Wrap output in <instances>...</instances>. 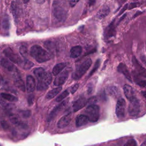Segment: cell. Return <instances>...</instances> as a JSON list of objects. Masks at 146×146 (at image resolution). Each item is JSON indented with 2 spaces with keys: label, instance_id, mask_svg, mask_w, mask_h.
Instances as JSON below:
<instances>
[{
  "label": "cell",
  "instance_id": "24",
  "mask_svg": "<svg viewBox=\"0 0 146 146\" xmlns=\"http://www.w3.org/2000/svg\"><path fill=\"white\" fill-rule=\"evenodd\" d=\"M66 64L65 63H60L56 64L52 69V74L56 76L65 68Z\"/></svg>",
  "mask_w": 146,
  "mask_h": 146
},
{
  "label": "cell",
  "instance_id": "11",
  "mask_svg": "<svg viewBox=\"0 0 146 146\" xmlns=\"http://www.w3.org/2000/svg\"><path fill=\"white\" fill-rule=\"evenodd\" d=\"M68 72L67 70H65L62 72H60L58 75H56V77L55 78L54 82V84L55 86H58V87L60 86L64 83H65V82L68 78Z\"/></svg>",
  "mask_w": 146,
  "mask_h": 146
},
{
  "label": "cell",
  "instance_id": "5",
  "mask_svg": "<svg viewBox=\"0 0 146 146\" xmlns=\"http://www.w3.org/2000/svg\"><path fill=\"white\" fill-rule=\"evenodd\" d=\"M85 113L89 118L90 121L96 122L100 116V108L96 104H90L85 110Z\"/></svg>",
  "mask_w": 146,
  "mask_h": 146
},
{
  "label": "cell",
  "instance_id": "20",
  "mask_svg": "<svg viewBox=\"0 0 146 146\" xmlns=\"http://www.w3.org/2000/svg\"><path fill=\"white\" fill-rule=\"evenodd\" d=\"M123 90L125 96H126L128 100H131L134 98H135L134 91L131 86L128 84H125L123 87Z\"/></svg>",
  "mask_w": 146,
  "mask_h": 146
},
{
  "label": "cell",
  "instance_id": "29",
  "mask_svg": "<svg viewBox=\"0 0 146 146\" xmlns=\"http://www.w3.org/2000/svg\"><path fill=\"white\" fill-rule=\"evenodd\" d=\"M100 63V59H98V60L96 61V62H95V65H94V66L92 70L91 71V72H90V74H88V78H89V77H90L91 76H92V75H93V74H94V72H95L97 71V70L98 69V68H99V67Z\"/></svg>",
  "mask_w": 146,
  "mask_h": 146
},
{
  "label": "cell",
  "instance_id": "26",
  "mask_svg": "<svg viewBox=\"0 0 146 146\" xmlns=\"http://www.w3.org/2000/svg\"><path fill=\"white\" fill-rule=\"evenodd\" d=\"M1 96L4 99L7 100L11 102H13V103L17 102L18 100L16 96H15L11 94H6V93L2 92V93H1Z\"/></svg>",
  "mask_w": 146,
  "mask_h": 146
},
{
  "label": "cell",
  "instance_id": "28",
  "mask_svg": "<svg viewBox=\"0 0 146 146\" xmlns=\"http://www.w3.org/2000/svg\"><path fill=\"white\" fill-rule=\"evenodd\" d=\"M68 95H69V92H68V91L67 90H65V91H64L60 95H59L56 98L55 101L58 102H59L63 100L64 98H66Z\"/></svg>",
  "mask_w": 146,
  "mask_h": 146
},
{
  "label": "cell",
  "instance_id": "22",
  "mask_svg": "<svg viewBox=\"0 0 146 146\" xmlns=\"http://www.w3.org/2000/svg\"><path fill=\"white\" fill-rule=\"evenodd\" d=\"M110 11L109 7L107 5L103 6L97 13L96 17L99 19H102L107 16Z\"/></svg>",
  "mask_w": 146,
  "mask_h": 146
},
{
  "label": "cell",
  "instance_id": "8",
  "mask_svg": "<svg viewBox=\"0 0 146 146\" xmlns=\"http://www.w3.org/2000/svg\"><path fill=\"white\" fill-rule=\"evenodd\" d=\"M125 101L123 98H120L116 103L115 112L119 119H121L125 116Z\"/></svg>",
  "mask_w": 146,
  "mask_h": 146
},
{
  "label": "cell",
  "instance_id": "3",
  "mask_svg": "<svg viewBox=\"0 0 146 146\" xmlns=\"http://www.w3.org/2000/svg\"><path fill=\"white\" fill-rule=\"evenodd\" d=\"M52 15L59 22H63L67 17V11L58 1H54L52 7Z\"/></svg>",
  "mask_w": 146,
  "mask_h": 146
},
{
  "label": "cell",
  "instance_id": "48",
  "mask_svg": "<svg viewBox=\"0 0 146 146\" xmlns=\"http://www.w3.org/2000/svg\"><path fill=\"white\" fill-rule=\"evenodd\" d=\"M22 1H23V2L24 3H26L29 2V0H22Z\"/></svg>",
  "mask_w": 146,
  "mask_h": 146
},
{
  "label": "cell",
  "instance_id": "9",
  "mask_svg": "<svg viewBox=\"0 0 146 146\" xmlns=\"http://www.w3.org/2000/svg\"><path fill=\"white\" fill-rule=\"evenodd\" d=\"M69 100L68 99H66V100L62 102V103H60L59 105H58L56 107H55L51 111V112L50 113L47 119V121H51L56 115L57 114L63 109L67 105V102Z\"/></svg>",
  "mask_w": 146,
  "mask_h": 146
},
{
  "label": "cell",
  "instance_id": "42",
  "mask_svg": "<svg viewBox=\"0 0 146 146\" xmlns=\"http://www.w3.org/2000/svg\"><path fill=\"white\" fill-rule=\"evenodd\" d=\"M95 0H88V4L90 6H92L95 4Z\"/></svg>",
  "mask_w": 146,
  "mask_h": 146
},
{
  "label": "cell",
  "instance_id": "50",
  "mask_svg": "<svg viewBox=\"0 0 146 146\" xmlns=\"http://www.w3.org/2000/svg\"><path fill=\"white\" fill-rule=\"evenodd\" d=\"M135 1H138V0H135Z\"/></svg>",
  "mask_w": 146,
  "mask_h": 146
},
{
  "label": "cell",
  "instance_id": "46",
  "mask_svg": "<svg viewBox=\"0 0 146 146\" xmlns=\"http://www.w3.org/2000/svg\"><path fill=\"white\" fill-rule=\"evenodd\" d=\"M142 13H143V12H141V11H137V12H136V14H135V15L133 16V17H136V16H137L138 15L141 14Z\"/></svg>",
  "mask_w": 146,
  "mask_h": 146
},
{
  "label": "cell",
  "instance_id": "30",
  "mask_svg": "<svg viewBox=\"0 0 146 146\" xmlns=\"http://www.w3.org/2000/svg\"><path fill=\"white\" fill-rule=\"evenodd\" d=\"M19 52L21 54V55L24 58V59H26V57L27 56V49L26 47L24 46H22L19 48Z\"/></svg>",
  "mask_w": 146,
  "mask_h": 146
},
{
  "label": "cell",
  "instance_id": "1",
  "mask_svg": "<svg viewBox=\"0 0 146 146\" xmlns=\"http://www.w3.org/2000/svg\"><path fill=\"white\" fill-rule=\"evenodd\" d=\"M34 74L38 79L36 89L38 91H44L47 88L52 81L51 74L46 72L43 68H36L34 70Z\"/></svg>",
  "mask_w": 146,
  "mask_h": 146
},
{
  "label": "cell",
  "instance_id": "44",
  "mask_svg": "<svg viewBox=\"0 0 146 146\" xmlns=\"http://www.w3.org/2000/svg\"><path fill=\"white\" fill-rule=\"evenodd\" d=\"M45 1L46 0H36V3L42 5L45 2Z\"/></svg>",
  "mask_w": 146,
  "mask_h": 146
},
{
  "label": "cell",
  "instance_id": "7",
  "mask_svg": "<svg viewBox=\"0 0 146 146\" xmlns=\"http://www.w3.org/2000/svg\"><path fill=\"white\" fill-rule=\"evenodd\" d=\"M3 53L5 55V56L13 63L17 64L19 66L21 64L23 60L21 59V58L18 54L13 51V50L11 49L10 47L5 48L3 50Z\"/></svg>",
  "mask_w": 146,
  "mask_h": 146
},
{
  "label": "cell",
  "instance_id": "12",
  "mask_svg": "<svg viewBox=\"0 0 146 146\" xmlns=\"http://www.w3.org/2000/svg\"><path fill=\"white\" fill-rule=\"evenodd\" d=\"M19 72L14 73V86L19 89L22 91H25V84L23 80L21 79V77L19 74H18Z\"/></svg>",
  "mask_w": 146,
  "mask_h": 146
},
{
  "label": "cell",
  "instance_id": "15",
  "mask_svg": "<svg viewBox=\"0 0 146 146\" xmlns=\"http://www.w3.org/2000/svg\"><path fill=\"white\" fill-rule=\"evenodd\" d=\"M71 120V113H67L62 116L57 123V127L59 128H64L67 127Z\"/></svg>",
  "mask_w": 146,
  "mask_h": 146
},
{
  "label": "cell",
  "instance_id": "43",
  "mask_svg": "<svg viewBox=\"0 0 146 146\" xmlns=\"http://www.w3.org/2000/svg\"><path fill=\"white\" fill-rule=\"evenodd\" d=\"M93 91V88L92 87V86H91V87H88V94H90V93H91Z\"/></svg>",
  "mask_w": 146,
  "mask_h": 146
},
{
  "label": "cell",
  "instance_id": "34",
  "mask_svg": "<svg viewBox=\"0 0 146 146\" xmlns=\"http://www.w3.org/2000/svg\"><path fill=\"white\" fill-rule=\"evenodd\" d=\"M34 100V95L33 94H30L27 97V103L29 106L33 105Z\"/></svg>",
  "mask_w": 146,
  "mask_h": 146
},
{
  "label": "cell",
  "instance_id": "31",
  "mask_svg": "<svg viewBox=\"0 0 146 146\" xmlns=\"http://www.w3.org/2000/svg\"><path fill=\"white\" fill-rule=\"evenodd\" d=\"M108 93L112 96H115L117 93V88L115 86H111L108 88L107 89Z\"/></svg>",
  "mask_w": 146,
  "mask_h": 146
},
{
  "label": "cell",
  "instance_id": "45",
  "mask_svg": "<svg viewBox=\"0 0 146 146\" xmlns=\"http://www.w3.org/2000/svg\"><path fill=\"white\" fill-rule=\"evenodd\" d=\"M141 95L145 98V99H146V91H141Z\"/></svg>",
  "mask_w": 146,
  "mask_h": 146
},
{
  "label": "cell",
  "instance_id": "4",
  "mask_svg": "<svg viewBox=\"0 0 146 146\" xmlns=\"http://www.w3.org/2000/svg\"><path fill=\"white\" fill-rule=\"evenodd\" d=\"M91 64L92 60L90 58H88L84 60L81 64L76 67L74 72L72 74V78L74 80H78L81 78L90 67Z\"/></svg>",
  "mask_w": 146,
  "mask_h": 146
},
{
  "label": "cell",
  "instance_id": "6",
  "mask_svg": "<svg viewBox=\"0 0 146 146\" xmlns=\"http://www.w3.org/2000/svg\"><path fill=\"white\" fill-rule=\"evenodd\" d=\"M128 111L129 115L131 116H135L139 113L140 111V103L136 97L129 100Z\"/></svg>",
  "mask_w": 146,
  "mask_h": 146
},
{
  "label": "cell",
  "instance_id": "19",
  "mask_svg": "<svg viewBox=\"0 0 146 146\" xmlns=\"http://www.w3.org/2000/svg\"><path fill=\"white\" fill-rule=\"evenodd\" d=\"M117 69L118 72L123 74L126 77V78L128 79V80H129L131 82H132V78H131V75L128 71V70L127 69L126 66L124 63H120L118 65Z\"/></svg>",
  "mask_w": 146,
  "mask_h": 146
},
{
  "label": "cell",
  "instance_id": "35",
  "mask_svg": "<svg viewBox=\"0 0 146 146\" xmlns=\"http://www.w3.org/2000/svg\"><path fill=\"white\" fill-rule=\"evenodd\" d=\"M136 83L141 87H144L146 86V80H136Z\"/></svg>",
  "mask_w": 146,
  "mask_h": 146
},
{
  "label": "cell",
  "instance_id": "40",
  "mask_svg": "<svg viewBox=\"0 0 146 146\" xmlns=\"http://www.w3.org/2000/svg\"><path fill=\"white\" fill-rule=\"evenodd\" d=\"M1 124H2V127H3L5 129H7V128H9V125H8V124H7L6 121H2L1 122Z\"/></svg>",
  "mask_w": 146,
  "mask_h": 146
},
{
  "label": "cell",
  "instance_id": "36",
  "mask_svg": "<svg viewBox=\"0 0 146 146\" xmlns=\"http://www.w3.org/2000/svg\"><path fill=\"white\" fill-rule=\"evenodd\" d=\"M97 102V99L96 97L93 96L92 98H90L88 100V103H90V104H95L94 103H95Z\"/></svg>",
  "mask_w": 146,
  "mask_h": 146
},
{
  "label": "cell",
  "instance_id": "49",
  "mask_svg": "<svg viewBox=\"0 0 146 146\" xmlns=\"http://www.w3.org/2000/svg\"><path fill=\"white\" fill-rule=\"evenodd\" d=\"M126 0H121V2H124Z\"/></svg>",
  "mask_w": 146,
  "mask_h": 146
},
{
  "label": "cell",
  "instance_id": "37",
  "mask_svg": "<svg viewBox=\"0 0 146 146\" xmlns=\"http://www.w3.org/2000/svg\"><path fill=\"white\" fill-rule=\"evenodd\" d=\"M78 87H79V84H78V83H76V84H75L74 86H72V88L71 89V94H73L74 93H75V92L76 91V90H78Z\"/></svg>",
  "mask_w": 146,
  "mask_h": 146
},
{
  "label": "cell",
  "instance_id": "16",
  "mask_svg": "<svg viewBox=\"0 0 146 146\" xmlns=\"http://www.w3.org/2000/svg\"><path fill=\"white\" fill-rule=\"evenodd\" d=\"M36 87L35 80L31 75H27L26 77V90L27 92H33Z\"/></svg>",
  "mask_w": 146,
  "mask_h": 146
},
{
  "label": "cell",
  "instance_id": "38",
  "mask_svg": "<svg viewBox=\"0 0 146 146\" xmlns=\"http://www.w3.org/2000/svg\"><path fill=\"white\" fill-rule=\"evenodd\" d=\"M80 0H70L69 3L71 7H74L76 5V4Z\"/></svg>",
  "mask_w": 146,
  "mask_h": 146
},
{
  "label": "cell",
  "instance_id": "33",
  "mask_svg": "<svg viewBox=\"0 0 146 146\" xmlns=\"http://www.w3.org/2000/svg\"><path fill=\"white\" fill-rule=\"evenodd\" d=\"M20 113L25 118L29 117L30 116V115H31V112H30V111H29V110L22 111L20 112Z\"/></svg>",
  "mask_w": 146,
  "mask_h": 146
},
{
  "label": "cell",
  "instance_id": "2",
  "mask_svg": "<svg viewBox=\"0 0 146 146\" xmlns=\"http://www.w3.org/2000/svg\"><path fill=\"white\" fill-rule=\"evenodd\" d=\"M30 55L38 63H43L51 58V54L39 45L32 46L30 51Z\"/></svg>",
  "mask_w": 146,
  "mask_h": 146
},
{
  "label": "cell",
  "instance_id": "27",
  "mask_svg": "<svg viewBox=\"0 0 146 146\" xmlns=\"http://www.w3.org/2000/svg\"><path fill=\"white\" fill-rule=\"evenodd\" d=\"M34 66V63L27 59H24L20 66L24 70H29Z\"/></svg>",
  "mask_w": 146,
  "mask_h": 146
},
{
  "label": "cell",
  "instance_id": "10",
  "mask_svg": "<svg viewBox=\"0 0 146 146\" xmlns=\"http://www.w3.org/2000/svg\"><path fill=\"white\" fill-rule=\"evenodd\" d=\"M88 103V100L84 96H80L78 99L75 100L72 104L73 111L74 112L80 110L81 108L84 107Z\"/></svg>",
  "mask_w": 146,
  "mask_h": 146
},
{
  "label": "cell",
  "instance_id": "13",
  "mask_svg": "<svg viewBox=\"0 0 146 146\" xmlns=\"http://www.w3.org/2000/svg\"><path fill=\"white\" fill-rule=\"evenodd\" d=\"M1 66L6 69L7 71L13 72L14 73L15 72H19L17 68L14 65L13 63H11L10 60L5 59V58H2L1 60Z\"/></svg>",
  "mask_w": 146,
  "mask_h": 146
},
{
  "label": "cell",
  "instance_id": "18",
  "mask_svg": "<svg viewBox=\"0 0 146 146\" xmlns=\"http://www.w3.org/2000/svg\"><path fill=\"white\" fill-rule=\"evenodd\" d=\"M115 20H113L110 25L107 27L104 31V37L107 39L115 36V26L114 25Z\"/></svg>",
  "mask_w": 146,
  "mask_h": 146
},
{
  "label": "cell",
  "instance_id": "23",
  "mask_svg": "<svg viewBox=\"0 0 146 146\" xmlns=\"http://www.w3.org/2000/svg\"><path fill=\"white\" fill-rule=\"evenodd\" d=\"M2 30L5 33H6L7 35H8L9 30L10 28V22L9 20V18L7 15H5L4 17L2 19V24H1Z\"/></svg>",
  "mask_w": 146,
  "mask_h": 146
},
{
  "label": "cell",
  "instance_id": "41",
  "mask_svg": "<svg viewBox=\"0 0 146 146\" xmlns=\"http://www.w3.org/2000/svg\"><path fill=\"white\" fill-rule=\"evenodd\" d=\"M127 8H128V4H125V5L124 6V7L122 8V9L120 10V13H119V15L122 14L123 13L126 9H127Z\"/></svg>",
  "mask_w": 146,
  "mask_h": 146
},
{
  "label": "cell",
  "instance_id": "47",
  "mask_svg": "<svg viewBox=\"0 0 146 146\" xmlns=\"http://www.w3.org/2000/svg\"><path fill=\"white\" fill-rule=\"evenodd\" d=\"M140 146H146V141H144V142L141 144V145Z\"/></svg>",
  "mask_w": 146,
  "mask_h": 146
},
{
  "label": "cell",
  "instance_id": "14",
  "mask_svg": "<svg viewBox=\"0 0 146 146\" xmlns=\"http://www.w3.org/2000/svg\"><path fill=\"white\" fill-rule=\"evenodd\" d=\"M9 117L10 121L15 125L21 127L22 128H27V125L23 123H22L20 119V117L18 115L14 113H10L9 114Z\"/></svg>",
  "mask_w": 146,
  "mask_h": 146
},
{
  "label": "cell",
  "instance_id": "25",
  "mask_svg": "<svg viewBox=\"0 0 146 146\" xmlns=\"http://www.w3.org/2000/svg\"><path fill=\"white\" fill-rule=\"evenodd\" d=\"M61 90H62V87L60 86L52 89L47 94V95H46V98L47 99H51L53 98L54 97H55V96H56L58 94H59Z\"/></svg>",
  "mask_w": 146,
  "mask_h": 146
},
{
  "label": "cell",
  "instance_id": "21",
  "mask_svg": "<svg viewBox=\"0 0 146 146\" xmlns=\"http://www.w3.org/2000/svg\"><path fill=\"white\" fill-rule=\"evenodd\" d=\"M82 52V48L80 46H75L71 48L70 52V56L71 58L79 57Z\"/></svg>",
  "mask_w": 146,
  "mask_h": 146
},
{
  "label": "cell",
  "instance_id": "39",
  "mask_svg": "<svg viewBox=\"0 0 146 146\" xmlns=\"http://www.w3.org/2000/svg\"><path fill=\"white\" fill-rule=\"evenodd\" d=\"M137 3H135V2H133V3H130L129 6V7H128V9L129 10H131L135 7H137Z\"/></svg>",
  "mask_w": 146,
  "mask_h": 146
},
{
  "label": "cell",
  "instance_id": "17",
  "mask_svg": "<svg viewBox=\"0 0 146 146\" xmlns=\"http://www.w3.org/2000/svg\"><path fill=\"white\" fill-rule=\"evenodd\" d=\"M90 121L89 118L86 115H79L75 120V124L77 127H80L87 124Z\"/></svg>",
  "mask_w": 146,
  "mask_h": 146
},
{
  "label": "cell",
  "instance_id": "32",
  "mask_svg": "<svg viewBox=\"0 0 146 146\" xmlns=\"http://www.w3.org/2000/svg\"><path fill=\"white\" fill-rule=\"evenodd\" d=\"M124 146H137V143L134 139H129L125 143Z\"/></svg>",
  "mask_w": 146,
  "mask_h": 146
},
{
  "label": "cell",
  "instance_id": "51",
  "mask_svg": "<svg viewBox=\"0 0 146 146\" xmlns=\"http://www.w3.org/2000/svg\"><path fill=\"white\" fill-rule=\"evenodd\" d=\"M47 1H49V0H47Z\"/></svg>",
  "mask_w": 146,
  "mask_h": 146
}]
</instances>
